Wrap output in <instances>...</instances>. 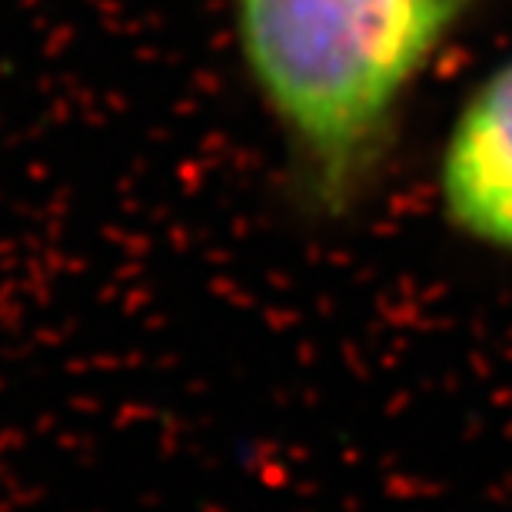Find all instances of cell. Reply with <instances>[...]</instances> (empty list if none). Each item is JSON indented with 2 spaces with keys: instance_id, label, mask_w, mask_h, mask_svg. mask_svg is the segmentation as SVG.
Here are the masks:
<instances>
[{
  "instance_id": "6da1fadb",
  "label": "cell",
  "mask_w": 512,
  "mask_h": 512,
  "mask_svg": "<svg viewBox=\"0 0 512 512\" xmlns=\"http://www.w3.org/2000/svg\"><path fill=\"white\" fill-rule=\"evenodd\" d=\"M483 0H230L233 44L316 220L386 177L406 107Z\"/></svg>"
},
{
  "instance_id": "7a4b0ae2",
  "label": "cell",
  "mask_w": 512,
  "mask_h": 512,
  "mask_svg": "<svg viewBox=\"0 0 512 512\" xmlns=\"http://www.w3.org/2000/svg\"><path fill=\"white\" fill-rule=\"evenodd\" d=\"M436 203L459 240L512 256V50L456 107L436 160Z\"/></svg>"
}]
</instances>
